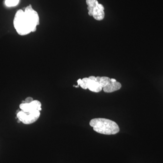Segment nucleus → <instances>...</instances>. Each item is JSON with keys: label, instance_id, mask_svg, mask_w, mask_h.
<instances>
[{"label": "nucleus", "instance_id": "1", "mask_svg": "<svg viewBox=\"0 0 163 163\" xmlns=\"http://www.w3.org/2000/svg\"><path fill=\"white\" fill-rule=\"evenodd\" d=\"M14 26L20 36H25L36 30L40 24L39 15L33 9L31 5L23 11L19 9L15 13L13 21Z\"/></svg>", "mask_w": 163, "mask_h": 163}, {"label": "nucleus", "instance_id": "6", "mask_svg": "<svg viewBox=\"0 0 163 163\" xmlns=\"http://www.w3.org/2000/svg\"><path fill=\"white\" fill-rule=\"evenodd\" d=\"M87 88L90 91L94 93H99L102 91L103 88L100 84L96 80H92L89 79L87 83Z\"/></svg>", "mask_w": 163, "mask_h": 163}, {"label": "nucleus", "instance_id": "14", "mask_svg": "<svg viewBox=\"0 0 163 163\" xmlns=\"http://www.w3.org/2000/svg\"><path fill=\"white\" fill-rule=\"evenodd\" d=\"M91 2H92V0H86V3L88 6L90 5Z\"/></svg>", "mask_w": 163, "mask_h": 163}, {"label": "nucleus", "instance_id": "15", "mask_svg": "<svg viewBox=\"0 0 163 163\" xmlns=\"http://www.w3.org/2000/svg\"><path fill=\"white\" fill-rule=\"evenodd\" d=\"M89 15L90 16H93V11H89Z\"/></svg>", "mask_w": 163, "mask_h": 163}, {"label": "nucleus", "instance_id": "7", "mask_svg": "<svg viewBox=\"0 0 163 163\" xmlns=\"http://www.w3.org/2000/svg\"><path fill=\"white\" fill-rule=\"evenodd\" d=\"M93 18L97 21H102L105 16V13L104 11L99 10L97 7L94 8L93 10Z\"/></svg>", "mask_w": 163, "mask_h": 163}, {"label": "nucleus", "instance_id": "16", "mask_svg": "<svg viewBox=\"0 0 163 163\" xmlns=\"http://www.w3.org/2000/svg\"><path fill=\"white\" fill-rule=\"evenodd\" d=\"M111 81L113 82H116L117 80H116V79H114V78H111Z\"/></svg>", "mask_w": 163, "mask_h": 163}, {"label": "nucleus", "instance_id": "9", "mask_svg": "<svg viewBox=\"0 0 163 163\" xmlns=\"http://www.w3.org/2000/svg\"><path fill=\"white\" fill-rule=\"evenodd\" d=\"M19 0H5V3L7 7H15L18 4Z\"/></svg>", "mask_w": 163, "mask_h": 163}, {"label": "nucleus", "instance_id": "12", "mask_svg": "<svg viewBox=\"0 0 163 163\" xmlns=\"http://www.w3.org/2000/svg\"><path fill=\"white\" fill-rule=\"evenodd\" d=\"M97 7L98 8V9H99V10H102V11H104V10L103 5L101 4H99L97 5Z\"/></svg>", "mask_w": 163, "mask_h": 163}, {"label": "nucleus", "instance_id": "3", "mask_svg": "<svg viewBox=\"0 0 163 163\" xmlns=\"http://www.w3.org/2000/svg\"><path fill=\"white\" fill-rule=\"evenodd\" d=\"M40 115V111L38 110L29 112L21 110L17 113V118L25 124H31L39 119Z\"/></svg>", "mask_w": 163, "mask_h": 163}, {"label": "nucleus", "instance_id": "10", "mask_svg": "<svg viewBox=\"0 0 163 163\" xmlns=\"http://www.w3.org/2000/svg\"><path fill=\"white\" fill-rule=\"evenodd\" d=\"M99 4L97 0H92V2H91L90 5H89V7H92L93 8L97 7V5Z\"/></svg>", "mask_w": 163, "mask_h": 163}, {"label": "nucleus", "instance_id": "5", "mask_svg": "<svg viewBox=\"0 0 163 163\" xmlns=\"http://www.w3.org/2000/svg\"><path fill=\"white\" fill-rule=\"evenodd\" d=\"M121 88V84L119 82L110 81L108 84L103 88L104 92L106 93H111L115 91H117Z\"/></svg>", "mask_w": 163, "mask_h": 163}, {"label": "nucleus", "instance_id": "2", "mask_svg": "<svg viewBox=\"0 0 163 163\" xmlns=\"http://www.w3.org/2000/svg\"><path fill=\"white\" fill-rule=\"evenodd\" d=\"M95 131L104 135H115L119 132L120 128L117 123L109 119L97 118L92 119L89 123Z\"/></svg>", "mask_w": 163, "mask_h": 163}, {"label": "nucleus", "instance_id": "11", "mask_svg": "<svg viewBox=\"0 0 163 163\" xmlns=\"http://www.w3.org/2000/svg\"><path fill=\"white\" fill-rule=\"evenodd\" d=\"M33 98L32 97H28L25 99V103H32V101H33Z\"/></svg>", "mask_w": 163, "mask_h": 163}, {"label": "nucleus", "instance_id": "4", "mask_svg": "<svg viewBox=\"0 0 163 163\" xmlns=\"http://www.w3.org/2000/svg\"><path fill=\"white\" fill-rule=\"evenodd\" d=\"M19 108L25 112L40 111L41 109V103L38 100H34L30 103H21L19 105Z\"/></svg>", "mask_w": 163, "mask_h": 163}, {"label": "nucleus", "instance_id": "13", "mask_svg": "<svg viewBox=\"0 0 163 163\" xmlns=\"http://www.w3.org/2000/svg\"><path fill=\"white\" fill-rule=\"evenodd\" d=\"M89 79H90V80H96V77H95V76H91L90 77H89Z\"/></svg>", "mask_w": 163, "mask_h": 163}, {"label": "nucleus", "instance_id": "8", "mask_svg": "<svg viewBox=\"0 0 163 163\" xmlns=\"http://www.w3.org/2000/svg\"><path fill=\"white\" fill-rule=\"evenodd\" d=\"M96 81L100 84L102 88H103L110 82L111 78L107 77L98 76L96 77Z\"/></svg>", "mask_w": 163, "mask_h": 163}]
</instances>
